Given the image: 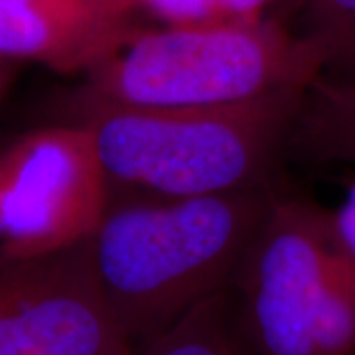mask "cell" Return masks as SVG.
I'll return each instance as SVG.
<instances>
[{
	"label": "cell",
	"mask_w": 355,
	"mask_h": 355,
	"mask_svg": "<svg viewBox=\"0 0 355 355\" xmlns=\"http://www.w3.org/2000/svg\"><path fill=\"white\" fill-rule=\"evenodd\" d=\"M336 62L331 44L280 20L214 28L146 26L85 73L79 93L130 107H229L308 89Z\"/></svg>",
	"instance_id": "3957f363"
},
{
	"label": "cell",
	"mask_w": 355,
	"mask_h": 355,
	"mask_svg": "<svg viewBox=\"0 0 355 355\" xmlns=\"http://www.w3.org/2000/svg\"><path fill=\"white\" fill-rule=\"evenodd\" d=\"M142 20L162 28H214L279 20V0H135Z\"/></svg>",
	"instance_id": "30bf717a"
},
{
	"label": "cell",
	"mask_w": 355,
	"mask_h": 355,
	"mask_svg": "<svg viewBox=\"0 0 355 355\" xmlns=\"http://www.w3.org/2000/svg\"><path fill=\"white\" fill-rule=\"evenodd\" d=\"M0 355H137L107 304L89 241L44 254L0 247Z\"/></svg>",
	"instance_id": "8992f818"
},
{
	"label": "cell",
	"mask_w": 355,
	"mask_h": 355,
	"mask_svg": "<svg viewBox=\"0 0 355 355\" xmlns=\"http://www.w3.org/2000/svg\"><path fill=\"white\" fill-rule=\"evenodd\" d=\"M266 188L113 200L89 239L107 304L135 349L233 284L265 219Z\"/></svg>",
	"instance_id": "6da1fadb"
},
{
	"label": "cell",
	"mask_w": 355,
	"mask_h": 355,
	"mask_svg": "<svg viewBox=\"0 0 355 355\" xmlns=\"http://www.w3.org/2000/svg\"><path fill=\"white\" fill-rule=\"evenodd\" d=\"M111 202V182L85 128H38L0 156V247L44 254L89 241Z\"/></svg>",
	"instance_id": "5b68a950"
},
{
	"label": "cell",
	"mask_w": 355,
	"mask_h": 355,
	"mask_svg": "<svg viewBox=\"0 0 355 355\" xmlns=\"http://www.w3.org/2000/svg\"><path fill=\"white\" fill-rule=\"evenodd\" d=\"M10 60H4L0 58V95H2V89L6 85V77H8V67H10Z\"/></svg>",
	"instance_id": "5bb4252c"
},
{
	"label": "cell",
	"mask_w": 355,
	"mask_h": 355,
	"mask_svg": "<svg viewBox=\"0 0 355 355\" xmlns=\"http://www.w3.org/2000/svg\"><path fill=\"white\" fill-rule=\"evenodd\" d=\"M231 292L251 355H355V254L318 203L272 193Z\"/></svg>",
	"instance_id": "277c9868"
},
{
	"label": "cell",
	"mask_w": 355,
	"mask_h": 355,
	"mask_svg": "<svg viewBox=\"0 0 355 355\" xmlns=\"http://www.w3.org/2000/svg\"><path fill=\"white\" fill-rule=\"evenodd\" d=\"M308 2L310 0H279V14H277V18H279L280 22L296 26V20L302 14Z\"/></svg>",
	"instance_id": "4fadbf2b"
},
{
	"label": "cell",
	"mask_w": 355,
	"mask_h": 355,
	"mask_svg": "<svg viewBox=\"0 0 355 355\" xmlns=\"http://www.w3.org/2000/svg\"><path fill=\"white\" fill-rule=\"evenodd\" d=\"M137 355H251L237 326L231 286L139 345Z\"/></svg>",
	"instance_id": "9c48e42d"
},
{
	"label": "cell",
	"mask_w": 355,
	"mask_h": 355,
	"mask_svg": "<svg viewBox=\"0 0 355 355\" xmlns=\"http://www.w3.org/2000/svg\"><path fill=\"white\" fill-rule=\"evenodd\" d=\"M288 142L318 162L355 164V81L324 76L310 85Z\"/></svg>",
	"instance_id": "ba28073f"
},
{
	"label": "cell",
	"mask_w": 355,
	"mask_h": 355,
	"mask_svg": "<svg viewBox=\"0 0 355 355\" xmlns=\"http://www.w3.org/2000/svg\"><path fill=\"white\" fill-rule=\"evenodd\" d=\"M142 28L135 0H0V58L85 76Z\"/></svg>",
	"instance_id": "52a82bcc"
},
{
	"label": "cell",
	"mask_w": 355,
	"mask_h": 355,
	"mask_svg": "<svg viewBox=\"0 0 355 355\" xmlns=\"http://www.w3.org/2000/svg\"><path fill=\"white\" fill-rule=\"evenodd\" d=\"M334 221L343 243L355 254V180L345 191L342 205L334 211Z\"/></svg>",
	"instance_id": "7c38bea8"
},
{
	"label": "cell",
	"mask_w": 355,
	"mask_h": 355,
	"mask_svg": "<svg viewBox=\"0 0 355 355\" xmlns=\"http://www.w3.org/2000/svg\"><path fill=\"white\" fill-rule=\"evenodd\" d=\"M308 89L229 107H130L76 91L64 123L85 128L111 186L166 198L265 188Z\"/></svg>",
	"instance_id": "7a4b0ae2"
},
{
	"label": "cell",
	"mask_w": 355,
	"mask_h": 355,
	"mask_svg": "<svg viewBox=\"0 0 355 355\" xmlns=\"http://www.w3.org/2000/svg\"><path fill=\"white\" fill-rule=\"evenodd\" d=\"M296 28L322 34L334 46L331 77L355 81V0H310Z\"/></svg>",
	"instance_id": "8fae6325"
}]
</instances>
